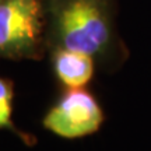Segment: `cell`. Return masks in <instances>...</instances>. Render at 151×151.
<instances>
[{
    "label": "cell",
    "mask_w": 151,
    "mask_h": 151,
    "mask_svg": "<svg viewBox=\"0 0 151 151\" xmlns=\"http://www.w3.org/2000/svg\"><path fill=\"white\" fill-rule=\"evenodd\" d=\"M115 0H48V49H70L108 65L118 56Z\"/></svg>",
    "instance_id": "obj_1"
},
{
    "label": "cell",
    "mask_w": 151,
    "mask_h": 151,
    "mask_svg": "<svg viewBox=\"0 0 151 151\" xmlns=\"http://www.w3.org/2000/svg\"><path fill=\"white\" fill-rule=\"evenodd\" d=\"M48 0H0V58L39 60L48 49Z\"/></svg>",
    "instance_id": "obj_2"
},
{
    "label": "cell",
    "mask_w": 151,
    "mask_h": 151,
    "mask_svg": "<svg viewBox=\"0 0 151 151\" xmlns=\"http://www.w3.org/2000/svg\"><path fill=\"white\" fill-rule=\"evenodd\" d=\"M105 120L98 99L86 87L65 88L42 119V126L66 140L97 133Z\"/></svg>",
    "instance_id": "obj_3"
},
{
    "label": "cell",
    "mask_w": 151,
    "mask_h": 151,
    "mask_svg": "<svg viewBox=\"0 0 151 151\" xmlns=\"http://www.w3.org/2000/svg\"><path fill=\"white\" fill-rule=\"evenodd\" d=\"M52 67L56 78L65 88L86 87L94 77L95 62L92 56L70 49H52Z\"/></svg>",
    "instance_id": "obj_4"
},
{
    "label": "cell",
    "mask_w": 151,
    "mask_h": 151,
    "mask_svg": "<svg viewBox=\"0 0 151 151\" xmlns=\"http://www.w3.org/2000/svg\"><path fill=\"white\" fill-rule=\"evenodd\" d=\"M13 98H14V84L9 78L0 76V130H9L18 137L27 146L35 144V137L17 127L13 122Z\"/></svg>",
    "instance_id": "obj_5"
}]
</instances>
